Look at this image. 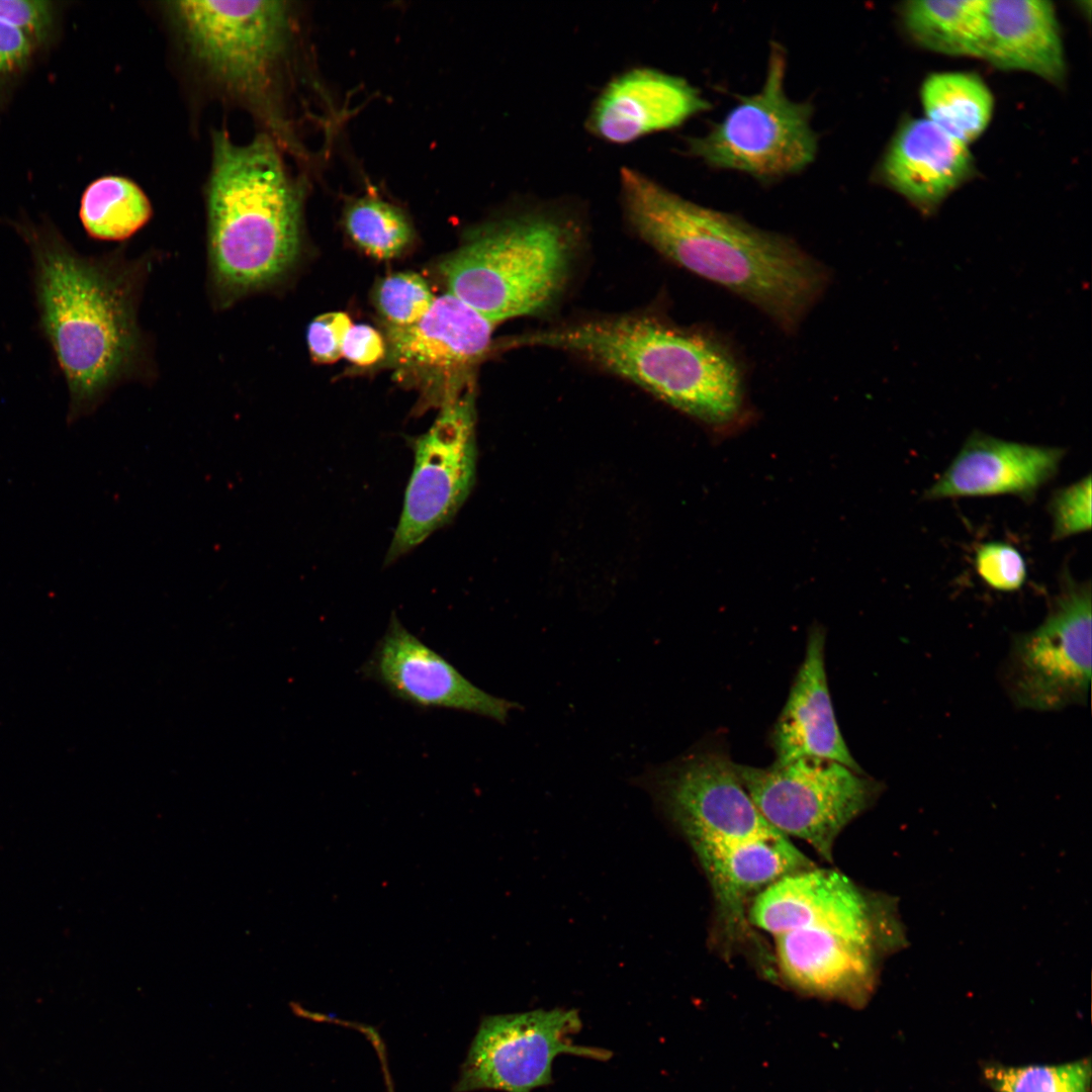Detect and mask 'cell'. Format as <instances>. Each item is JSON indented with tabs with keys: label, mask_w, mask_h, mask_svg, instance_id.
<instances>
[{
	"label": "cell",
	"mask_w": 1092,
	"mask_h": 1092,
	"mask_svg": "<svg viewBox=\"0 0 1092 1092\" xmlns=\"http://www.w3.org/2000/svg\"><path fill=\"white\" fill-rule=\"evenodd\" d=\"M747 920L772 937L787 985L854 1007L870 999L884 959L907 945L896 898L815 866L759 891Z\"/></svg>",
	"instance_id": "obj_1"
},
{
	"label": "cell",
	"mask_w": 1092,
	"mask_h": 1092,
	"mask_svg": "<svg viewBox=\"0 0 1092 1092\" xmlns=\"http://www.w3.org/2000/svg\"><path fill=\"white\" fill-rule=\"evenodd\" d=\"M636 234L688 271L719 284L793 332L823 292L825 268L790 238L690 201L633 169L621 170Z\"/></svg>",
	"instance_id": "obj_2"
},
{
	"label": "cell",
	"mask_w": 1092,
	"mask_h": 1092,
	"mask_svg": "<svg viewBox=\"0 0 1092 1092\" xmlns=\"http://www.w3.org/2000/svg\"><path fill=\"white\" fill-rule=\"evenodd\" d=\"M634 784L686 838L711 885L720 924L737 940L748 902L784 876L814 867L770 825L742 786L727 752L700 746L646 768Z\"/></svg>",
	"instance_id": "obj_3"
},
{
	"label": "cell",
	"mask_w": 1092,
	"mask_h": 1092,
	"mask_svg": "<svg viewBox=\"0 0 1092 1092\" xmlns=\"http://www.w3.org/2000/svg\"><path fill=\"white\" fill-rule=\"evenodd\" d=\"M26 235L41 325L69 387L73 423L93 413L117 384L147 372L138 307L149 263L83 257L48 230Z\"/></svg>",
	"instance_id": "obj_4"
},
{
	"label": "cell",
	"mask_w": 1092,
	"mask_h": 1092,
	"mask_svg": "<svg viewBox=\"0 0 1092 1092\" xmlns=\"http://www.w3.org/2000/svg\"><path fill=\"white\" fill-rule=\"evenodd\" d=\"M205 196L211 297L228 308L276 285L296 263L301 193L269 135L239 145L219 130Z\"/></svg>",
	"instance_id": "obj_5"
},
{
	"label": "cell",
	"mask_w": 1092,
	"mask_h": 1092,
	"mask_svg": "<svg viewBox=\"0 0 1092 1092\" xmlns=\"http://www.w3.org/2000/svg\"><path fill=\"white\" fill-rule=\"evenodd\" d=\"M512 346L573 353L712 426L734 423L743 408L739 366L709 334L647 315H616L520 335Z\"/></svg>",
	"instance_id": "obj_6"
},
{
	"label": "cell",
	"mask_w": 1092,
	"mask_h": 1092,
	"mask_svg": "<svg viewBox=\"0 0 1092 1092\" xmlns=\"http://www.w3.org/2000/svg\"><path fill=\"white\" fill-rule=\"evenodd\" d=\"M575 235L549 213L506 217L477 229L440 270L448 292L494 326L535 315L562 293Z\"/></svg>",
	"instance_id": "obj_7"
},
{
	"label": "cell",
	"mask_w": 1092,
	"mask_h": 1092,
	"mask_svg": "<svg viewBox=\"0 0 1092 1092\" xmlns=\"http://www.w3.org/2000/svg\"><path fill=\"white\" fill-rule=\"evenodd\" d=\"M171 16L192 57L225 92L269 118L274 71L285 51L283 1H176Z\"/></svg>",
	"instance_id": "obj_8"
},
{
	"label": "cell",
	"mask_w": 1092,
	"mask_h": 1092,
	"mask_svg": "<svg viewBox=\"0 0 1092 1092\" xmlns=\"http://www.w3.org/2000/svg\"><path fill=\"white\" fill-rule=\"evenodd\" d=\"M787 59L770 47L764 84L740 98L704 135L688 139L690 154L710 167L770 181L804 170L816 156L817 135L808 102L791 100L784 88Z\"/></svg>",
	"instance_id": "obj_9"
},
{
	"label": "cell",
	"mask_w": 1092,
	"mask_h": 1092,
	"mask_svg": "<svg viewBox=\"0 0 1092 1092\" xmlns=\"http://www.w3.org/2000/svg\"><path fill=\"white\" fill-rule=\"evenodd\" d=\"M742 786L765 820L832 861L836 838L872 807L883 785L840 762L801 757L756 767L735 763Z\"/></svg>",
	"instance_id": "obj_10"
},
{
	"label": "cell",
	"mask_w": 1092,
	"mask_h": 1092,
	"mask_svg": "<svg viewBox=\"0 0 1092 1092\" xmlns=\"http://www.w3.org/2000/svg\"><path fill=\"white\" fill-rule=\"evenodd\" d=\"M1091 583L1065 571L1049 612L1012 639L1004 684L1013 703L1034 711L1086 704L1091 682Z\"/></svg>",
	"instance_id": "obj_11"
},
{
	"label": "cell",
	"mask_w": 1092,
	"mask_h": 1092,
	"mask_svg": "<svg viewBox=\"0 0 1092 1092\" xmlns=\"http://www.w3.org/2000/svg\"><path fill=\"white\" fill-rule=\"evenodd\" d=\"M471 384L448 398L430 429L412 443L414 466L385 558L390 563L448 524L475 479V410Z\"/></svg>",
	"instance_id": "obj_12"
},
{
	"label": "cell",
	"mask_w": 1092,
	"mask_h": 1092,
	"mask_svg": "<svg viewBox=\"0 0 1092 1092\" xmlns=\"http://www.w3.org/2000/svg\"><path fill=\"white\" fill-rule=\"evenodd\" d=\"M578 1011L553 1008L488 1015L481 1019L461 1067L455 1092H533L552 1083L559 1055L608 1061L610 1051L575 1044Z\"/></svg>",
	"instance_id": "obj_13"
},
{
	"label": "cell",
	"mask_w": 1092,
	"mask_h": 1092,
	"mask_svg": "<svg viewBox=\"0 0 1092 1092\" xmlns=\"http://www.w3.org/2000/svg\"><path fill=\"white\" fill-rule=\"evenodd\" d=\"M360 672L419 709L453 710L505 723L511 711L520 708L475 686L394 614Z\"/></svg>",
	"instance_id": "obj_14"
},
{
	"label": "cell",
	"mask_w": 1092,
	"mask_h": 1092,
	"mask_svg": "<svg viewBox=\"0 0 1092 1092\" xmlns=\"http://www.w3.org/2000/svg\"><path fill=\"white\" fill-rule=\"evenodd\" d=\"M494 325L451 293L437 297L417 323L387 330L396 368L422 379L441 406L470 384L467 373L489 350Z\"/></svg>",
	"instance_id": "obj_15"
},
{
	"label": "cell",
	"mask_w": 1092,
	"mask_h": 1092,
	"mask_svg": "<svg viewBox=\"0 0 1092 1092\" xmlns=\"http://www.w3.org/2000/svg\"><path fill=\"white\" fill-rule=\"evenodd\" d=\"M1065 454L1061 447L1007 441L975 432L924 491L923 498L1014 495L1030 500L1056 476Z\"/></svg>",
	"instance_id": "obj_16"
},
{
	"label": "cell",
	"mask_w": 1092,
	"mask_h": 1092,
	"mask_svg": "<svg viewBox=\"0 0 1092 1092\" xmlns=\"http://www.w3.org/2000/svg\"><path fill=\"white\" fill-rule=\"evenodd\" d=\"M711 104L685 79L637 68L612 80L594 103L589 130L609 143L626 144L680 125Z\"/></svg>",
	"instance_id": "obj_17"
},
{
	"label": "cell",
	"mask_w": 1092,
	"mask_h": 1092,
	"mask_svg": "<svg viewBox=\"0 0 1092 1092\" xmlns=\"http://www.w3.org/2000/svg\"><path fill=\"white\" fill-rule=\"evenodd\" d=\"M825 631L811 629L804 659L770 733L775 763L820 757L863 771L839 730L825 667Z\"/></svg>",
	"instance_id": "obj_18"
},
{
	"label": "cell",
	"mask_w": 1092,
	"mask_h": 1092,
	"mask_svg": "<svg viewBox=\"0 0 1092 1092\" xmlns=\"http://www.w3.org/2000/svg\"><path fill=\"white\" fill-rule=\"evenodd\" d=\"M968 145L926 118L901 123L878 167L884 184L923 213H931L972 175Z\"/></svg>",
	"instance_id": "obj_19"
},
{
	"label": "cell",
	"mask_w": 1092,
	"mask_h": 1092,
	"mask_svg": "<svg viewBox=\"0 0 1092 1092\" xmlns=\"http://www.w3.org/2000/svg\"><path fill=\"white\" fill-rule=\"evenodd\" d=\"M989 37L984 60L1060 84L1066 60L1055 7L1045 0L987 1Z\"/></svg>",
	"instance_id": "obj_20"
},
{
	"label": "cell",
	"mask_w": 1092,
	"mask_h": 1092,
	"mask_svg": "<svg viewBox=\"0 0 1092 1092\" xmlns=\"http://www.w3.org/2000/svg\"><path fill=\"white\" fill-rule=\"evenodd\" d=\"M903 23L921 47L947 56L984 58L989 37L987 0L905 2Z\"/></svg>",
	"instance_id": "obj_21"
},
{
	"label": "cell",
	"mask_w": 1092,
	"mask_h": 1092,
	"mask_svg": "<svg viewBox=\"0 0 1092 1092\" xmlns=\"http://www.w3.org/2000/svg\"><path fill=\"white\" fill-rule=\"evenodd\" d=\"M921 102L926 119L966 145L983 133L994 107L984 81L965 72L929 75L921 87Z\"/></svg>",
	"instance_id": "obj_22"
},
{
	"label": "cell",
	"mask_w": 1092,
	"mask_h": 1092,
	"mask_svg": "<svg viewBox=\"0 0 1092 1092\" xmlns=\"http://www.w3.org/2000/svg\"><path fill=\"white\" fill-rule=\"evenodd\" d=\"M151 202L132 180L105 176L84 191L80 217L87 233L99 240L122 241L140 231L152 216Z\"/></svg>",
	"instance_id": "obj_23"
},
{
	"label": "cell",
	"mask_w": 1092,
	"mask_h": 1092,
	"mask_svg": "<svg viewBox=\"0 0 1092 1092\" xmlns=\"http://www.w3.org/2000/svg\"><path fill=\"white\" fill-rule=\"evenodd\" d=\"M345 226L354 243L377 259L397 257L413 239L412 225L403 212L375 198L353 202L346 211Z\"/></svg>",
	"instance_id": "obj_24"
},
{
	"label": "cell",
	"mask_w": 1092,
	"mask_h": 1092,
	"mask_svg": "<svg viewBox=\"0 0 1092 1092\" xmlns=\"http://www.w3.org/2000/svg\"><path fill=\"white\" fill-rule=\"evenodd\" d=\"M983 1077L994 1092H1090L1089 1059L1058 1064L1005 1066L987 1064Z\"/></svg>",
	"instance_id": "obj_25"
},
{
	"label": "cell",
	"mask_w": 1092,
	"mask_h": 1092,
	"mask_svg": "<svg viewBox=\"0 0 1092 1092\" xmlns=\"http://www.w3.org/2000/svg\"><path fill=\"white\" fill-rule=\"evenodd\" d=\"M436 297L427 281L414 272L384 277L374 291V302L389 327L402 328L420 321Z\"/></svg>",
	"instance_id": "obj_26"
},
{
	"label": "cell",
	"mask_w": 1092,
	"mask_h": 1092,
	"mask_svg": "<svg viewBox=\"0 0 1092 1092\" xmlns=\"http://www.w3.org/2000/svg\"><path fill=\"white\" fill-rule=\"evenodd\" d=\"M974 565L980 578L998 592L1018 590L1027 577L1024 557L1017 548L1006 542L990 541L979 545L975 551Z\"/></svg>",
	"instance_id": "obj_27"
},
{
	"label": "cell",
	"mask_w": 1092,
	"mask_h": 1092,
	"mask_svg": "<svg viewBox=\"0 0 1092 1092\" xmlns=\"http://www.w3.org/2000/svg\"><path fill=\"white\" fill-rule=\"evenodd\" d=\"M1091 475L1057 489L1049 502L1053 540H1063L1091 529Z\"/></svg>",
	"instance_id": "obj_28"
},
{
	"label": "cell",
	"mask_w": 1092,
	"mask_h": 1092,
	"mask_svg": "<svg viewBox=\"0 0 1092 1092\" xmlns=\"http://www.w3.org/2000/svg\"><path fill=\"white\" fill-rule=\"evenodd\" d=\"M349 315L333 311L314 317L308 325V351L316 363H333L342 356L344 339L352 327Z\"/></svg>",
	"instance_id": "obj_29"
},
{
	"label": "cell",
	"mask_w": 1092,
	"mask_h": 1092,
	"mask_svg": "<svg viewBox=\"0 0 1092 1092\" xmlns=\"http://www.w3.org/2000/svg\"><path fill=\"white\" fill-rule=\"evenodd\" d=\"M54 16L48 1L0 0V21L21 31L32 43L48 37Z\"/></svg>",
	"instance_id": "obj_30"
},
{
	"label": "cell",
	"mask_w": 1092,
	"mask_h": 1092,
	"mask_svg": "<svg viewBox=\"0 0 1092 1092\" xmlns=\"http://www.w3.org/2000/svg\"><path fill=\"white\" fill-rule=\"evenodd\" d=\"M384 353V341L374 328L366 324L352 325L343 342L342 356L366 366L378 362Z\"/></svg>",
	"instance_id": "obj_31"
},
{
	"label": "cell",
	"mask_w": 1092,
	"mask_h": 1092,
	"mask_svg": "<svg viewBox=\"0 0 1092 1092\" xmlns=\"http://www.w3.org/2000/svg\"><path fill=\"white\" fill-rule=\"evenodd\" d=\"M31 49L32 42L21 31L0 21V75L22 67Z\"/></svg>",
	"instance_id": "obj_32"
}]
</instances>
